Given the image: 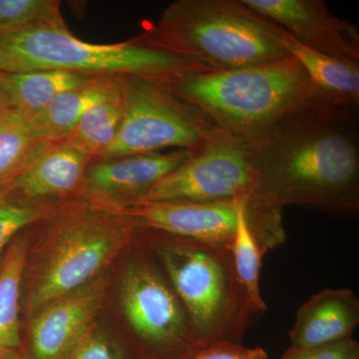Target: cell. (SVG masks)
<instances>
[{
    "label": "cell",
    "instance_id": "cell-1",
    "mask_svg": "<svg viewBox=\"0 0 359 359\" xmlns=\"http://www.w3.org/2000/svg\"><path fill=\"white\" fill-rule=\"evenodd\" d=\"M259 198L271 209L359 214L358 109L311 102L255 142Z\"/></svg>",
    "mask_w": 359,
    "mask_h": 359
},
{
    "label": "cell",
    "instance_id": "cell-2",
    "mask_svg": "<svg viewBox=\"0 0 359 359\" xmlns=\"http://www.w3.org/2000/svg\"><path fill=\"white\" fill-rule=\"evenodd\" d=\"M32 237L21 283V318L108 275L140 229L118 211L65 201Z\"/></svg>",
    "mask_w": 359,
    "mask_h": 359
},
{
    "label": "cell",
    "instance_id": "cell-3",
    "mask_svg": "<svg viewBox=\"0 0 359 359\" xmlns=\"http://www.w3.org/2000/svg\"><path fill=\"white\" fill-rule=\"evenodd\" d=\"M163 85L217 128L254 143L295 111L318 102L308 74L292 55L238 69L191 71Z\"/></svg>",
    "mask_w": 359,
    "mask_h": 359
},
{
    "label": "cell",
    "instance_id": "cell-4",
    "mask_svg": "<svg viewBox=\"0 0 359 359\" xmlns=\"http://www.w3.org/2000/svg\"><path fill=\"white\" fill-rule=\"evenodd\" d=\"M280 34V26L243 0H178L142 37L208 70L222 71L287 57Z\"/></svg>",
    "mask_w": 359,
    "mask_h": 359
},
{
    "label": "cell",
    "instance_id": "cell-5",
    "mask_svg": "<svg viewBox=\"0 0 359 359\" xmlns=\"http://www.w3.org/2000/svg\"><path fill=\"white\" fill-rule=\"evenodd\" d=\"M182 306L200 348L242 342L255 314L238 282L231 252L223 247L142 230Z\"/></svg>",
    "mask_w": 359,
    "mask_h": 359
},
{
    "label": "cell",
    "instance_id": "cell-6",
    "mask_svg": "<svg viewBox=\"0 0 359 359\" xmlns=\"http://www.w3.org/2000/svg\"><path fill=\"white\" fill-rule=\"evenodd\" d=\"M41 70L136 76L164 84L183 73L208 69L142 36L122 43L96 44L78 39L66 25L0 30V72Z\"/></svg>",
    "mask_w": 359,
    "mask_h": 359
},
{
    "label": "cell",
    "instance_id": "cell-7",
    "mask_svg": "<svg viewBox=\"0 0 359 359\" xmlns=\"http://www.w3.org/2000/svg\"><path fill=\"white\" fill-rule=\"evenodd\" d=\"M116 325L136 359H188L200 349L185 309L143 237L117 263Z\"/></svg>",
    "mask_w": 359,
    "mask_h": 359
},
{
    "label": "cell",
    "instance_id": "cell-8",
    "mask_svg": "<svg viewBox=\"0 0 359 359\" xmlns=\"http://www.w3.org/2000/svg\"><path fill=\"white\" fill-rule=\"evenodd\" d=\"M224 201H245L248 221L259 230H273L283 222V211L266 207L259 198L254 142L219 130L158 182L140 204Z\"/></svg>",
    "mask_w": 359,
    "mask_h": 359
},
{
    "label": "cell",
    "instance_id": "cell-9",
    "mask_svg": "<svg viewBox=\"0 0 359 359\" xmlns=\"http://www.w3.org/2000/svg\"><path fill=\"white\" fill-rule=\"evenodd\" d=\"M123 116L114 142L95 160L194 150L219 129L197 108L157 81L123 76Z\"/></svg>",
    "mask_w": 359,
    "mask_h": 359
},
{
    "label": "cell",
    "instance_id": "cell-10",
    "mask_svg": "<svg viewBox=\"0 0 359 359\" xmlns=\"http://www.w3.org/2000/svg\"><path fill=\"white\" fill-rule=\"evenodd\" d=\"M108 275L39 309L26 320L21 353L28 359H67L109 306Z\"/></svg>",
    "mask_w": 359,
    "mask_h": 359
},
{
    "label": "cell",
    "instance_id": "cell-11",
    "mask_svg": "<svg viewBox=\"0 0 359 359\" xmlns=\"http://www.w3.org/2000/svg\"><path fill=\"white\" fill-rule=\"evenodd\" d=\"M193 150L93 160L74 199L112 211L139 205L163 178L183 164Z\"/></svg>",
    "mask_w": 359,
    "mask_h": 359
},
{
    "label": "cell",
    "instance_id": "cell-12",
    "mask_svg": "<svg viewBox=\"0 0 359 359\" xmlns=\"http://www.w3.org/2000/svg\"><path fill=\"white\" fill-rule=\"evenodd\" d=\"M250 9L280 26L299 43L323 55L359 62V32L335 18L323 0H243Z\"/></svg>",
    "mask_w": 359,
    "mask_h": 359
},
{
    "label": "cell",
    "instance_id": "cell-13",
    "mask_svg": "<svg viewBox=\"0 0 359 359\" xmlns=\"http://www.w3.org/2000/svg\"><path fill=\"white\" fill-rule=\"evenodd\" d=\"M245 201L215 203H143L118 211L142 230L157 231L228 249Z\"/></svg>",
    "mask_w": 359,
    "mask_h": 359
},
{
    "label": "cell",
    "instance_id": "cell-14",
    "mask_svg": "<svg viewBox=\"0 0 359 359\" xmlns=\"http://www.w3.org/2000/svg\"><path fill=\"white\" fill-rule=\"evenodd\" d=\"M93 158L67 139L45 142L18 176L8 182L30 200L65 202L76 197Z\"/></svg>",
    "mask_w": 359,
    "mask_h": 359
},
{
    "label": "cell",
    "instance_id": "cell-15",
    "mask_svg": "<svg viewBox=\"0 0 359 359\" xmlns=\"http://www.w3.org/2000/svg\"><path fill=\"white\" fill-rule=\"evenodd\" d=\"M359 323V299L351 289H325L299 309L290 346L311 347L353 339Z\"/></svg>",
    "mask_w": 359,
    "mask_h": 359
},
{
    "label": "cell",
    "instance_id": "cell-16",
    "mask_svg": "<svg viewBox=\"0 0 359 359\" xmlns=\"http://www.w3.org/2000/svg\"><path fill=\"white\" fill-rule=\"evenodd\" d=\"M280 41L311 80L320 103L332 107L359 108V62L323 55L299 43L280 27Z\"/></svg>",
    "mask_w": 359,
    "mask_h": 359
},
{
    "label": "cell",
    "instance_id": "cell-17",
    "mask_svg": "<svg viewBox=\"0 0 359 359\" xmlns=\"http://www.w3.org/2000/svg\"><path fill=\"white\" fill-rule=\"evenodd\" d=\"M30 229L16 236L2 254L0 269V358L20 353L22 349L21 283L32 242Z\"/></svg>",
    "mask_w": 359,
    "mask_h": 359
},
{
    "label": "cell",
    "instance_id": "cell-18",
    "mask_svg": "<svg viewBox=\"0 0 359 359\" xmlns=\"http://www.w3.org/2000/svg\"><path fill=\"white\" fill-rule=\"evenodd\" d=\"M121 76H95L88 82L59 94L41 112L29 118L42 141L65 140L85 114L103 98Z\"/></svg>",
    "mask_w": 359,
    "mask_h": 359
},
{
    "label": "cell",
    "instance_id": "cell-19",
    "mask_svg": "<svg viewBox=\"0 0 359 359\" xmlns=\"http://www.w3.org/2000/svg\"><path fill=\"white\" fill-rule=\"evenodd\" d=\"M93 77L59 70L0 72V88L8 106L32 118L59 94L81 86Z\"/></svg>",
    "mask_w": 359,
    "mask_h": 359
},
{
    "label": "cell",
    "instance_id": "cell-20",
    "mask_svg": "<svg viewBox=\"0 0 359 359\" xmlns=\"http://www.w3.org/2000/svg\"><path fill=\"white\" fill-rule=\"evenodd\" d=\"M122 79L120 77L110 91L82 116L66 138L93 160L110 147L119 131L123 116Z\"/></svg>",
    "mask_w": 359,
    "mask_h": 359
},
{
    "label": "cell",
    "instance_id": "cell-21",
    "mask_svg": "<svg viewBox=\"0 0 359 359\" xmlns=\"http://www.w3.org/2000/svg\"><path fill=\"white\" fill-rule=\"evenodd\" d=\"M46 141L35 133L29 118L11 106L0 107V183L13 181Z\"/></svg>",
    "mask_w": 359,
    "mask_h": 359
},
{
    "label": "cell",
    "instance_id": "cell-22",
    "mask_svg": "<svg viewBox=\"0 0 359 359\" xmlns=\"http://www.w3.org/2000/svg\"><path fill=\"white\" fill-rule=\"evenodd\" d=\"M245 210L247 205L245 204L241 209L237 233L228 249L238 282L244 287L255 313L259 314L268 309L262 297L259 280L264 256L269 249L259 242L250 228Z\"/></svg>",
    "mask_w": 359,
    "mask_h": 359
},
{
    "label": "cell",
    "instance_id": "cell-23",
    "mask_svg": "<svg viewBox=\"0 0 359 359\" xmlns=\"http://www.w3.org/2000/svg\"><path fill=\"white\" fill-rule=\"evenodd\" d=\"M62 203L27 199L11 184L0 183V255L21 231L51 218Z\"/></svg>",
    "mask_w": 359,
    "mask_h": 359
},
{
    "label": "cell",
    "instance_id": "cell-24",
    "mask_svg": "<svg viewBox=\"0 0 359 359\" xmlns=\"http://www.w3.org/2000/svg\"><path fill=\"white\" fill-rule=\"evenodd\" d=\"M105 313L67 359H136L128 340Z\"/></svg>",
    "mask_w": 359,
    "mask_h": 359
},
{
    "label": "cell",
    "instance_id": "cell-25",
    "mask_svg": "<svg viewBox=\"0 0 359 359\" xmlns=\"http://www.w3.org/2000/svg\"><path fill=\"white\" fill-rule=\"evenodd\" d=\"M66 25L56 0H0V30Z\"/></svg>",
    "mask_w": 359,
    "mask_h": 359
},
{
    "label": "cell",
    "instance_id": "cell-26",
    "mask_svg": "<svg viewBox=\"0 0 359 359\" xmlns=\"http://www.w3.org/2000/svg\"><path fill=\"white\" fill-rule=\"evenodd\" d=\"M282 359H359V344L353 337L323 346H290L283 354Z\"/></svg>",
    "mask_w": 359,
    "mask_h": 359
},
{
    "label": "cell",
    "instance_id": "cell-27",
    "mask_svg": "<svg viewBox=\"0 0 359 359\" xmlns=\"http://www.w3.org/2000/svg\"><path fill=\"white\" fill-rule=\"evenodd\" d=\"M262 347H247L242 342L219 341L200 348L188 359H268Z\"/></svg>",
    "mask_w": 359,
    "mask_h": 359
},
{
    "label": "cell",
    "instance_id": "cell-28",
    "mask_svg": "<svg viewBox=\"0 0 359 359\" xmlns=\"http://www.w3.org/2000/svg\"><path fill=\"white\" fill-rule=\"evenodd\" d=\"M0 359H28V358H26L25 356V354L21 353V351H20V353L13 354V355L6 356V358H2Z\"/></svg>",
    "mask_w": 359,
    "mask_h": 359
},
{
    "label": "cell",
    "instance_id": "cell-29",
    "mask_svg": "<svg viewBox=\"0 0 359 359\" xmlns=\"http://www.w3.org/2000/svg\"><path fill=\"white\" fill-rule=\"evenodd\" d=\"M1 106H8V104H7L6 96H4V92H2L1 88H0V107H1Z\"/></svg>",
    "mask_w": 359,
    "mask_h": 359
},
{
    "label": "cell",
    "instance_id": "cell-30",
    "mask_svg": "<svg viewBox=\"0 0 359 359\" xmlns=\"http://www.w3.org/2000/svg\"><path fill=\"white\" fill-rule=\"evenodd\" d=\"M4 254V252H2ZM2 254L0 255V269H1Z\"/></svg>",
    "mask_w": 359,
    "mask_h": 359
}]
</instances>
